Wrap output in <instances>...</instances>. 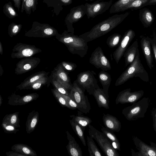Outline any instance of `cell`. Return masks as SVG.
I'll return each mask as SVG.
<instances>
[{
  "mask_svg": "<svg viewBox=\"0 0 156 156\" xmlns=\"http://www.w3.org/2000/svg\"><path fill=\"white\" fill-rule=\"evenodd\" d=\"M127 12L121 14H115L94 26L89 31L79 36L87 42L105 35L121 23L129 15Z\"/></svg>",
  "mask_w": 156,
  "mask_h": 156,
  "instance_id": "obj_1",
  "label": "cell"
},
{
  "mask_svg": "<svg viewBox=\"0 0 156 156\" xmlns=\"http://www.w3.org/2000/svg\"><path fill=\"white\" fill-rule=\"evenodd\" d=\"M58 41L65 44L69 51L83 58L86 55L88 48L87 42L80 36L65 30L62 34L55 36Z\"/></svg>",
  "mask_w": 156,
  "mask_h": 156,
  "instance_id": "obj_2",
  "label": "cell"
},
{
  "mask_svg": "<svg viewBox=\"0 0 156 156\" xmlns=\"http://www.w3.org/2000/svg\"><path fill=\"white\" fill-rule=\"evenodd\" d=\"M133 77H139L145 82L149 81L148 74L141 62L138 48L134 60L117 79L115 85H120Z\"/></svg>",
  "mask_w": 156,
  "mask_h": 156,
  "instance_id": "obj_3",
  "label": "cell"
},
{
  "mask_svg": "<svg viewBox=\"0 0 156 156\" xmlns=\"http://www.w3.org/2000/svg\"><path fill=\"white\" fill-rule=\"evenodd\" d=\"M88 133L89 136L94 139L105 155L108 156H119L116 150L112 147L108 138L103 133L89 124Z\"/></svg>",
  "mask_w": 156,
  "mask_h": 156,
  "instance_id": "obj_4",
  "label": "cell"
},
{
  "mask_svg": "<svg viewBox=\"0 0 156 156\" xmlns=\"http://www.w3.org/2000/svg\"><path fill=\"white\" fill-rule=\"evenodd\" d=\"M72 84L69 96L77 104L79 110L85 114L89 113L90 106L87 97L84 94L85 90L78 84L76 80Z\"/></svg>",
  "mask_w": 156,
  "mask_h": 156,
  "instance_id": "obj_5",
  "label": "cell"
},
{
  "mask_svg": "<svg viewBox=\"0 0 156 156\" xmlns=\"http://www.w3.org/2000/svg\"><path fill=\"white\" fill-rule=\"evenodd\" d=\"M96 74L93 71L82 72L78 74L76 80L78 84L90 95H92L95 89L99 87L94 76Z\"/></svg>",
  "mask_w": 156,
  "mask_h": 156,
  "instance_id": "obj_6",
  "label": "cell"
},
{
  "mask_svg": "<svg viewBox=\"0 0 156 156\" xmlns=\"http://www.w3.org/2000/svg\"><path fill=\"white\" fill-rule=\"evenodd\" d=\"M41 51L34 45L19 43L13 47L11 56L12 58H25L32 57Z\"/></svg>",
  "mask_w": 156,
  "mask_h": 156,
  "instance_id": "obj_7",
  "label": "cell"
},
{
  "mask_svg": "<svg viewBox=\"0 0 156 156\" xmlns=\"http://www.w3.org/2000/svg\"><path fill=\"white\" fill-rule=\"evenodd\" d=\"M89 62L97 69L107 71L111 69V66L109 60L104 54L101 48L98 47L91 54L89 59Z\"/></svg>",
  "mask_w": 156,
  "mask_h": 156,
  "instance_id": "obj_8",
  "label": "cell"
},
{
  "mask_svg": "<svg viewBox=\"0 0 156 156\" xmlns=\"http://www.w3.org/2000/svg\"><path fill=\"white\" fill-rule=\"evenodd\" d=\"M114 0H110L108 2L97 0L91 3H86L85 5L87 8L86 15L87 18H94L105 12L111 7Z\"/></svg>",
  "mask_w": 156,
  "mask_h": 156,
  "instance_id": "obj_9",
  "label": "cell"
},
{
  "mask_svg": "<svg viewBox=\"0 0 156 156\" xmlns=\"http://www.w3.org/2000/svg\"><path fill=\"white\" fill-rule=\"evenodd\" d=\"M86 13L87 8L85 4L81 5L71 9L66 20L68 32L74 34V29L73 26V23L79 21L86 14Z\"/></svg>",
  "mask_w": 156,
  "mask_h": 156,
  "instance_id": "obj_10",
  "label": "cell"
},
{
  "mask_svg": "<svg viewBox=\"0 0 156 156\" xmlns=\"http://www.w3.org/2000/svg\"><path fill=\"white\" fill-rule=\"evenodd\" d=\"M135 36L134 31L131 29L129 30L125 33L122 38L119 45L113 54V58L117 64L124 55Z\"/></svg>",
  "mask_w": 156,
  "mask_h": 156,
  "instance_id": "obj_11",
  "label": "cell"
},
{
  "mask_svg": "<svg viewBox=\"0 0 156 156\" xmlns=\"http://www.w3.org/2000/svg\"><path fill=\"white\" fill-rule=\"evenodd\" d=\"M41 61L38 57H29L22 59L16 64L15 73L22 74L33 70L37 67Z\"/></svg>",
  "mask_w": 156,
  "mask_h": 156,
  "instance_id": "obj_12",
  "label": "cell"
},
{
  "mask_svg": "<svg viewBox=\"0 0 156 156\" xmlns=\"http://www.w3.org/2000/svg\"><path fill=\"white\" fill-rule=\"evenodd\" d=\"M49 77L58 82L67 90L71 89L73 84L70 77L60 63L54 69Z\"/></svg>",
  "mask_w": 156,
  "mask_h": 156,
  "instance_id": "obj_13",
  "label": "cell"
},
{
  "mask_svg": "<svg viewBox=\"0 0 156 156\" xmlns=\"http://www.w3.org/2000/svg\"><path fill=\"white\" fill-rule=\"evenodd\" d=\"M58 32L55 29L47 26L33 27L25 34V36L34 37L47 38L55 36Z\"/></svg>",
  "mask_w": 156,
  "mask_h": 156,
  "instance_id": "obj_14",
  "label": "cell"
},
{
  "mask_svg": "<svg viewBox=\"0 0 156 156\" xmlns=\"http://www.w3.org/2000/svg\"><path fill=\"white\" fill-rule=\"evenodd\" d=\"M140 41L141 48L145 58L147 66L151 70L154 68L152 48L150 37L148 36H141Z\"/></svg>",
  "mask_w": 156,
  "mask_h": 156,
  "instance_id": "obj_15",
  "label": "cell"
},
{
  "mask_svg": "<svg viewBox=\"0 0 156 156\" xmlns=\"http://www.w3.org/2000/svg\"><path fill=\"white\" fill-rule=\"evenodd\" d=\"M39 96V95L36 93L22 96L14 93L8 98V103L9 105H23L36 100Z\"/></svg>",
  "mask_w": 156,
  "mask_h": 156,
  "instance_id": "obj_16",
  "label": "cell"
},
{
  "mask_svg": "<svg viewBox=\"0 0 156 156\" xmlns=\"http://www.w3.org/2000/svg\"><path fill=\"white\" fill-rule=\"evenodd\" d=\"M66 133L68 140L66 147L69 155L70 156H82V150L75 138L68 131Z\"/></svg>",
  "mask_w": 156,
  "mask_h": 156,
  "instance_id": "obj_17",
  "label": "cell"
},
{
  "mask_svg": "<svg viewBox=\"0 0 156 156\" xmlns=\"http://www.w3.org/2000/svg\"><path fill=\"white\" fill-rule=\"evenodd\" d=\"M102 120L105 126L107 128L113 132H119L120 130L121 123L115 117L104 113Z\"/></svg>",
  "mask_w": 156,
  "mask_h": 156,
  "instance_id": "obj_18",
  "label": "cell"
},
{
  "mask_svg": "<svg viewBox=\"0 0 156 156\" xmlns=\"http://www.w3.org/2000/svg\"><path fill=\"white\" fill-rule=\"evenodd\" d=\"M49 73L43 71L36 73L25 79L17 87V88L20 90L26 89L27 87L41 78L48 75Z\"/></svg>",
  "mask_w": 156,
  "mask_h": 156,
  "instance_id": "obj_19",
  "label": "cell"
},
{
  "mask_svg": "<svg viewBox=\"0 0 156 156\" xmlns=\"http://www.w3.org/2000/svg\"><path fill=\"white\" fill-rule=\"evenodd\" d=\"M92 95L95 98L99 107L109 109L108 98L104 93L102 89L98 87L95 89Z\"/></svg>",
  "mask_w": 156,
  "mask_h": 156,
  "instance_id": "obj_20",
  "label": "cell"
},
{
  "mask_svg": "<svg viewBox=\"0 0 156 156\" xmlns=\"http://www.w3.org/2000/svg\"><path fill=\"white\" fill-rule=\"evenodd\" d=\"M138 47L137 40L136 39L125 51L123 55L125 58V67L130 65L134 60Z\"/></svg>",
  "mask_w": 156,
  "mask_h": 156,
  "instance_id": "obj_21",
  "label": "cell"
},
{
  "mask_svg": "<svg viewBox=\"0 0 156 156\" xmlns=\"http://www.w3.org/2000/svg\"><path fill=\"white\" fill-rule=\"evenodd\" d=\"M39 114L37 111L33 110L29 113L26 122V131L30 134L35 129L39 120Z\"/></svg>",
  "mask_w": 156,
  "mask_h": 156,
  "instance_id": "obj_22",
  "label": "cell"
},
{
  "mask_svg": "<svg viewBox=\"0 0 156 156\" xmlns=\"http://www.w3.org/2000/svg\"><path fill=\"white\" fill-rule=\"evenodd\" d=\"M129 89L124 90L120 92L115 99V103H124L126 102H132L134 101L137 98L135 94L130 93Z\"/></svg>",
  "mask_w": 156,
  "mask_h": 156,
  "instance_id": "obj_23",
  "label": "cell"
},
{
  "mask_svg": "<svg viewBox=\"0 0 156 156\" xmlns=\"http://www.w3.org/2000/svg\"><path fill=\"white\" fill-rule=\"evenodd\" d=\"M98 77L102 86L103 91L109 98L108 91L112 81L111 75L105 71L102 70L98 73Z\"/></svg>",
  "mask_w": 156,
  "mask_h": 156,
  "instance_id": "obj_24",
  "label": "cell"
},
{
  "mask_svg": "<svg viewBox=\"0 0 156 156\" xmlns=\"http://www.w3.org/2000/svg\"><path fill=\"white\" fill-rule=\"evenodd\" d=\"M12 151L18 152L26 156H37L35 151L30 146L23 144H14L11 147Z\"/></svg>",
  "mask_w": 156,
  "mask_h": 156,
  "instance_id": "obj_25",
  "label": "cell"
},
{
  "mask_svg": "<svg viewBox=\"0 0 156 156\" xmlns=\"http://www.w3.org/2000/svg\"><path fill=\"white\" fill-rule=\"evenodd\" d=\"M19 113V112H16L6 115L3 118L2 122L11 125L16 128L20 127Z\"/></svg>",
  "mask_w": 156,
  "mask_h": 156,
  "instance_id": "obj_26",
  "label": "cell"
},
{
  "mask_svg": "<svg viewBox=\"0 0 156 156\" xmlns=\"http://www.w3.org/2000/svg\"><path fill=\"white\" fill-rule=\"evenodd\" d=\"M70 117L72 118V120L80 126L84 130L85 127L88 126L92 122L90 118L82 115H78L76 116L72 115Z\"/></svg>",
  "mask_w": 156,
  "mask_h": 156,
  "instance_id": "obj_27",
  "label": "cell"
},
{
  "mask_svg": "<svg viewBox=\"0 0 156 156\" xmlns=\"http://www.w3.org/2000/svg\"><path fill=\"white\" fill-rule=\"evenodd\" d=\"M88 151L90 156H102L101 153L92 138L87 136Z\"/></svg>",
  "mask_w": 156,
  "mask_h": 156,
  "instance_id": "obj_28",
  "label": "cell"
},
{
  "mask_svg": "<svg viewBox=\"0 0 156 156\" xmlns=\"http://www.w3.org/2000/svg\"><path fill=\"white\" fill-rule=\"evenodd\" d=\"M69 122L73 130L80 139L83 145L86 146V142L84 136V130L80 126L72 120H69Z\"/></svg>",
  "mask_w": 156,
  "mask_h": 156,
  "instance_id": "obj_29",
  "label": "cell"
},
{
  "mask_svg": "<svg viewBox=\"0 0 156 156\" xmlns=\"http://www.w3.org/2000/svg\"><path fill=\"white\" fill-rule=\"evenodd\" d=\"M134 0H118L110 7L109 13H113L120 12L121 9Z\"/></svg>",
  "mask_w": 156,
  "mask_h": 156,
  "instance_id": "obj_30",
  "label": "cell"
},
{
  "mask_svg": "<svg viewBox=\"0 0 156 156\" xmlns=\"http://www.w3.org/2000/svg\"><path fill=\"white\" fill-rule=\"evenodd\" d=\"M48 75L41 78L27 87L26 89L38 90L40 89L43 86L46 84H49L51 82V80L50 77Z\"/></svg>",
  "mask_w": 156,
  "mask_h": 156,
  "instance_id": "obj_31",
  "label": "cell"
},
{
  "mask_svg": "<svg viewBox=\"0 0 156 156\" xmlns=\"http://www.w3.org/2000/svg\"><path fill=\"white\" fill-rule=\"evenodd\" d=\"M140 19L144 26L146 27L150 26L153 22V16L151 12L148 10H145L141 13Z\"/></svg>",
  "mask_w": 156,
  "mask_h": 156,
  "instance_id": "obj_32",
  "label": "cell"
},
{
  "mask_svg": "<svg viewBox=\"0 0 156 156\" xmlns=\"http://www.w3.org/2000/svg\"><path fill=\"white\" fill-rule=\"evenodd\" d=\"M122 38L121 34L115 33L108 38L106 43L109 48H114L118 45Z\"/></svg>",
  "mask_w": 156,
  "mask_h": 156,
  "instance_id": "obj_33",
  "label": "cell"
},
{
  "mask_svg": "<svg viewBox=\"0 0 156 156\" xmlns=\"http://www.w3.org/2000/svg\"><path fill=\"white\" fill-rule=\"evenodd\" d=\"M150 0H134L127 5L122 8L120 12H123L129 9L138 8L144 6Z\"/></svg>",
  "mask_w": 156,
  "mask_h": 156,
  "instance_id": "obj_34",
  "label": "cell"
},
{
  "mask_svg": "<svg viewBox=\"0 0 156 156\" xmlns=\"http://www.w3.org/2000/svg\"><path fill=\"white\" fill-rule=\"evenodd\" d=\"M49 77L51 79V83L59 92L62 94L69 96V93L68 92V90L56 80L51 78L50 77Z\"/></svg>",
  "mask_w": 156,
  "mask_h": 156,
  "instance_id": "obj_35",
  "label": "cell"
},
{
  "mask_svg": "<svg viewBox=\"0 0 156 156\" xmlns=\"http://www.w3.org/2000/svg\"><path fill=\"white\" fill-rule=\"evenodd\" d=\"M52 93L59 103L62 106L69 108V106L65 99L55 88L51 90Z\"/></svg>",
  "mask_w": 156,
  "mask_h": 156,
  "instance_id": "obj_36",
  "label": "cell"
},
{
  "mask_svg": "<svg viewBox=\"0 0 156 156\" xmlns=\"http://www.w3.org/2000/svg\"><path fill=\"white\" fill-rule=\"evenodd\" d=\"M101 130L108 139L111 140V142H116L119 143L118 139L113 131L105 127H102L101 128Z\"/></svg>",
  "mask_w": 156,
  "mask_h": 156,
  "instance_id": "obj_37",
  "label": "cell"
},
{
  "mask_svg": "<svg viewBox=\"0 0 156 156\" xmlns=\"http://www.w3.org/2000/svg\"><path fill=\"white\" fill-rule=\"evenodd\" d=\"M21 28L20 25L11 24L10 25L8 28V34L9 36L12 37L16 35L20 31Z\"/></svg>",
  "mask_w": 156,
  "mask_h": 156,
  "instance_id": "obj_38",
  "label": "cell"
},
{
  "mask_svg": "<svg viewBox=\"0 0 156 156\" xmlns=\"http://www.w3.org/2000/svg\"><path fill=\"white\" fill-rule=\"evenodd\" d=\"M2 126L4 132L6 133H16L19 130L15 126L4 122H2Z\"/></svg>",
  "mask_w": 156,
  "mask_h": 156,
  "instance_id": "obj_39",
  "label": "cell"
},
{
  "mask_svg": "<svg viewBox=\"0 0 156 156\" xmlns=\"http://www.w3.org/2000/svg\"><path fill=\"white\" fill-rule=\"evenodd\" d=\"M60 63L65 70L69 71H73L77 67L76 64L71 62L62 61Z\"/></svg>",
  "mask_w": 156,
  "mask_h": 156,
  "instance_id": "obj_40",
  "label": "cell"
},
{
  "mask_svg": "<svg viewBox=\"0 0 156 156\" xmlns=\"http://www.w3.org/2000/svg\"><path fill=\"white\" fill-rule=\"evenodd\" d=\"M62 95L66 101L69 106V108L72 109H78V107L77 104L70 97L62 94Z\"/></svg>",
  "mask_w": 156,
  "mask_h": 156,
  "instance_id": "obj_41",
  "label": "cell"
},
{
  "mask_svg": "<svg viewBox=\"0 0 156 156\" xmlns=\"http://www.w3.org/2000/svg\"><path fill=\"white\" fill-rule=\"evenodd\" d=\"M152 50L156 62V33L154 32L151 37H150Z\"/></svg>",
  "mask_w": 156,
  "mask_h": 156,
  "instance_id": "obj_42",
  "label": "cell"
},
{
  "mask_svg": "<svg viewBox=\"0 0 156 156\" xmlns=\"http://www.w3.org/2000/svg\"><path fill=\"white\" fill-rule=\"evenodd\" d=\"M5 13L8 15L10 17H14L16 16V13L12 7L10 6L6 7L5 11Z\"/></svg>",
  "mask_w": 156,
  "mask_h": 156,
  "instance_id": "obj_43",
  "label": "cell"
},
{
  "mask_svg": "<svg viewBox=\"0 0 156 156\" xmlns=\"http://www.w3.org/2000/svg\"><path fill=\"white\" fill-rule=\"evenodd\" d=\"M6 154L7 156H26L18 152L13 151L6 152Z\"/></svg>",
  "mask_w": 156,
  "mask_h": 156,
  "instance_id": "obj_44",
  "label": "cell"
},
{
  "mask_svg": "<svg viewBox=\"0 0 156 156\" xmlns=\"http://www.w3.org/2000/svg\"><path fill=\"white\" fill-rule=\"evenodd\" d=\"M111 144L112 147L116 150L120 151V143L116 142H111Z\"/></svg>",
  "mask_w": 156,
  "mask_h": 156,
  "instance_id": "obj_45",
  "label": "cell"
},
{
  "mask_svg": "<svg viewBox=\"0 0 156 156\" xmlns=\"http://www.w3.org/2000/svg\"><path fill=\"white\" fill-rule=\"evenodd\" d=\"M34 4V0H27L25 3L26 6L28 8L32 7Z\"/></svg>",
  "mask_w": 156,
  "mask_h": 156,
  "instance_id": "obj_46",
  "label": "cell"
},
{
  "mask_svg": "<svg viewBox=\"0 0 156 156\" xmlns=\"http://www.w3.org/2000/svg\"><path fill=\"white\" fill-rule=\"evenodd\" d=\"M15 3V6L17 7L18 9L20 7V3L21 1L22 0H13Z\"/></svg>",
  "mask_w": 156,
  "mask_h": 156,
  "instance_id": "obj_47",
  "label": "cell"
},
{
  "mask_svg": "<svg viewBox=\"0 0 156 156\" xmlns=\"http://www.w3.org/2000/svg\"><path fill=\"white\" fill-rule=\"evenodd\" d=\"M73 0H61L63 3L65 5H69L71 4Z\"/></svg>",
  "mask_w": 156,
  "mask_h": 156,
  "instance_id": "obj_48",
  "label": "cell"
},
{
  "mask_svg": "<svg viewBox=\"0 0 156 156\" xmlns=\"http://www.w3.org/2000/svg\"><path fill=\"white\" fill-rule=\"evenodd\" d=\"M155 4H156V0H150L149 2L145 4V5H151Z\"/></svg>",
  "mask_w": 156,
  "mask_h": 156,
  "instance_id": "obj_49",
  "label": "cell"
},
{
  "mask_svg": "<svg viewBox=\"0 0 156 156\" xmlns=\"http://www.w3.org/2000/svg\"><path fill=\"white\" fill-rule=\"evenodd\" d=\"M148 154L150 156H155L156 155L155 152L152 150H150L148 152Z\"/></svg>",
  "mask_w": 156,
  "mask_h": 156,
  "instance_id": "obj_50",
  "label": "cell"
},
{
  "mask_svg": "<svg viewBox=\"0 0 156 156\" xmlns=\"http://www.w3.org/2000/svg\"><path fill=\"white\" fill-rule=\"evenodd\" d=\"M3 53V47L2 45L1 42V41H0V54L1 55H2Z\"/></svg>",
  "mask_w": 156,
  "mask_h": 156,
  "instance_id": "obj_51",
  "label": "cell"
},
{
  "mask_svg": "<svg viewBox=\"0 0 156 156\" xmlns=\"http://www.w3.org/2000/svg\"><path fill=\"white\" fill-rule=\"evenodd\" d=\"M3 68L2 66V65H0V76L1 77L3 74Z\"/></svg>",
  "mask_w": 156,
  "mask_h": 156,
  "instance_id": "obj_52",
  "label": "cell"
},
{
  "mask_svg": "<svg viewBox=\"0 0 156 156\" xmlns=\"http://www.w3.org/2000/svg\"><path fill=\"white\" fill-rule=\"evenodd\" d=\"M2 100H3L2 98L1 95H0V106H1V105H2Z\"/></svg>",
  "mask_w": 156,
  "mask_h": 156,
  "instance_id": "obj_53",
  "label": "cell"
},
{
  "mask_svg": "<svg viewBox=\"0 0 156 156\" xmlns=\"http://www.w3.org/2000/svg\"><path fill=\"white\" fill-rule=\"evenodd\" d=\"M86 1H94V0H85ZM96 1H97V0H98V1H103V0H96Z\"/></svg>",
  "mask_w": 156,
  "mask_h": 156,
  "instance_id": "obj_54",
  "label": "cell"
},
{
  "mask_svg": "<svg viewBox=\"0 0 156 156\" xmlns=\"http://www.w3.org/2000/svg\"></svg>",
  "mask_w": 156,
  "mask_h": 156,
  "instance_id": "obj_55",
  "label": "cell"
}]
</instances>
